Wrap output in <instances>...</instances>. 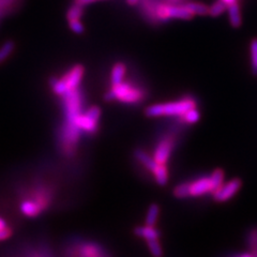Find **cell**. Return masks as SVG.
<instances>
[{
	"instance_id": "12",
	"label": "cell",
	"mask_w": 257,
	"mask_h": 257,
	"mask_svg": "<svg viewBox=\"0 0 257 257\" xmlns=\"http://www.w3.org/2000/svg\"><path fill=\"white\" fill-rule=\"evenodd\" d=\"M126 73V66L123 62H117L114 64L110 73L111 85H117L123 82V78Z\"/></svg>"
},
{
	"instance_id": "5",
	"label": "cell",
	"mask_w": 257,
	"mask_h": 257,
	"mask_svg": "<svg viewBox=\"0 0 257 257\" xmlns=\"http://www.w3.org/2000/svg\"><path fill=\"white\" fill-rule=\"evenodd\" d=\"M107 253L94 241L77 240L67 247L68 257H104Z\"/></svg>"
},
{
	"instance_id": "27",
	"label": "cell",
	"mask_w": 257,
	"mask_h": 257,
	"mask_svg": "<svg viewBox=\"0 0 257 257\" xmlns=\"http://www.w3.org/2000/svg\"><path fill=\"white\" fill-rule=\"evenodd\" d=\"M221 2L224 3L227 7L230 6V5H232V4H235V3H238L237 0H221Z\"/></svg>"
},
{
	"instance_id": "20",
	"label": "cell",
	"mask_w": 257,
	"mask_h": 257,
	"mask_svg": "<svg viewBox=\"0 0 257 257\" xmlns=\"http://www.w3.org/2000/svg\"><path fill=\"white\" fill-rule=\"evenodd\" d=\"M15 44L13 41H7L2 47H0V63L6 61V59L13 53Z\"/></svg>"
},
{
	"instance_id": "8",
	"label": "cell",
	"mask_w": 257,
	"mask_h": 257,
	"mask_svg": "<svg viewBox=\"0 0 257 257\" xmlns=\"http://www.w3.org/2000/svg\"><path fill=\"white\" fill-rule=\"evenodd\" d=\"M175 138L173 135H167L159 142L154 152V160L158 164H166L171 158L175 147Z\"/></svg>"
},
{
	"instance_id": "1",
	"label": "cell",
	"mask_w": 257,
	"mask_h": 257,
	"mask_svg": "<svg viewBox=\"0 0 257 257\" xmlns=\"http://www.w3.org/2000/svg\"><path fill=\"white\" fill-rule=\"evenodd\" d=\"M194 107H197L196 101L187 96L178 101L150 105L145 109V115L147 117H181L184 112Z\"/></svg>"
},
{
	"instance_id": "21",
	"label": "cell",
	"mask_w": 257,
	"mask_h": 257,
	"mask_svg": "<svg viewBox=\"0 0 257 257\" xmlns=\"http://www.w3.org/2000/svg\"><path fill=\"white\" fill-rule=\"evenodd\" d=\"M173 195L176 198H187L189 197V187L188 182H182L177 184L173 190Z\"/></svg>"
},
{
	"instance_id": "2",
	"label": "cell",
	"mask_w": 257,
	"mask_h": 257,
	"mask_svg": "<svg viewBox=\"0 0 257 257\" xmlns=\"http://www.w3.org/2000/svg\"><path fill=\"white\" fill-rule=\"evenodd\" d=\"M145 91L140 87H135L130 83L121 82L111 85V89L105 94L107 101H119L124 104H139L144 101Z\"/></svg>"
},
{
	"instance_id": "16",
	"label": "cell",
	"mask_w": 257,
	"mask_h": 257,
	"mask_svg": "<svg viewBox=\"0 0 257 257\" xmlns=\"http://www.w3.org/2000/svg\"><path fill=\"white\" fill-rule=\"evenodd\" d=\"M183 7L193 15H206L209 13V7L199 3H189Z\"/></svg>"
},
{
	"instance_id": "3",
	"label": "cell",
	"mask_w": 257,
	"mask_h": 257,
	"mask_svg": "<svg viewBox=\"0 0 257 257\" xmlns=\"http://www.w3.org/2000/svg\"><path fill=\"white\" fill-rule=\"evenodd\" d=\"M85 74V69L82 64H76L71 68L61 78H53L51 80L52 89L57 95H62L67 91L78 88Z\"/></svg>"
},
{
	"instance_id": "17",
	"label": "cell",
	"mask_w": 257,
	"mask_h": 257,
	"mask_svg": "<svg viewBox=\"0 0 257 257\" xmlns=\"http://www.w3.org/2000/svg\"><path fill=\"white\" fill-rule=\"evenodd\" d=\"M179 118H181V121L184 123L194 124L199 120L200 114H199V110L197 109V107H194V108H191L188 111L184 112V114Z\"/></svg>"
},
{
	"instance_id": "18",
	"label": "cell",
	"mask_w": 257,
	"mask_h": 257,
	"mask_svg": "<svg viewBox=\"0 0 257 257\" xmlns=\"http://www.w3.org/2000/svg\"><path fill=\"white\" fill-rule=\"evenodd\" d=\"M146 242L152 256L162 257L163 250H162V246H161V243L159 242V239H149V240H146Z\"/></svg>"
},
{
	"instance_id": "28",
	"label": "cell",
	"mask_w": 257,
	"mask_h": 257,
	"mask_svg": "<svg viewBox=\"0 0 257 257\" xmlns=\"http://www.w3.org/2000/svg\"><path fill=\"white\" fill-rule=\"evenodd\" d=\"M139 2H140V0H126V3L128 5H131V6H135Z\"/></svg>"
},
{
	"instance_id": "9",
	"label": "cell",
	"mask_w": 257,
	"mask_h": 257,
	"mask_svg": "<svg viewBox=\"0 0 257 257\" xmlns=\"http://www.w3.org/2000/svg\"><path fill=\"white\" fill-rule=\"evenodd\" d=\"M189 187V197H200L203 195L209 194V193L214 192L215 188L213 186V182L210 178V175L200 177L194 181L188 182Z\"/></svg>"
},
{
	"instance_id": "24",
	"label": "cell",
	"mask_w": 257,
	"mask_h": 257,
	"mask_svg": "<svg viewBox=\"0 0 257 257\" xmlns=\"http://www.w3.org/2000/svg\"><path fill=\"white\" fill-rule=\"evenodd\" d=\"M227 10V6L225 5L224 3H222L221 0H218V2H215L211 7H209V13L213 18H216V16L221 15L223 12H225Z\"/></svg>"
},
{
	"instance_id": "23",
	"label": "cell",
	"mask_w": 257,
	"mask_h": 257,
	"mask_svg": "<svg viewBox=\"0 0 257 257\" xmlns=\"http://www.w3.org/2000/svg\"><path fill=\"white\" fill-rule=\"evenodd\" d=\"M246 244L247 247L251 250V252L257 251V226L248 230L246 237Z\"/></svg>"
},
{
	"instance_id": "22",
	"label": "cell",
	"mask_w": 257,
	"mask_h": 257,
	"mask_svg": "<svg viewBox=\"0 0 257 257\" xmlns=\"http://www.w3.org/2000/svg\"><path fill=\"white\" fill-rule=\"evenodd\" d=\"M250 52H251V68L252 73L257 75V38L253 39L250 44Z\"/></svg>"
},
{
	"instance_id": "14",
	"label": "cell",
	"mask_w": 257,
	"mask_h": 257,
	"mask_svg": "<svg viewBox=\"0 0 257 257\" xmlns=\"http://www.w3.org/2000/svg\"><path fill=\"white\" fill-rule=\"evenodd\" d=\"M227 11L229 14L230 25L234 28H239L241 26V13H240L238 3L228 6Z\"/></svg>"
},
{
	"instance_id": "4",
	"label": "cell",
	"mask_w": 257,
	"mask_h": 257,
	"mask_svg": "<svg viewBox=\"0 0 257 257\" xmlns=\"http://www.w3.org/2000/svg\"><path fill=\"white\" fill-rule=\"evenodd\" d=\"M100 118H101V109L98 106H91L88 109L84 110L82 114L75 119V121L72 124L67 123V124L75 126L76 128H78L82 134L86 133V134L92 135L98 131Z\"/></svg>"
},
{
	"instance_id": "25",
	"label": "cell",
	"mask_w": 257,
	"mask_h": 257,
	"mask_svg": "<svg viewBox=\"0 0 257 257\" xmlns=\"http://www.w3.org/2000/svg\"><path fill=\"white\" fill-rule=\"evenodd\" d=\"M68 22H69V26L71 30H73L75 34H83L85 29L80 20H70Z\"/></svg>"
},
{
	"instance_id": "7",
	"label": "cell",
	"mask_w": 257,
	"mask_h": 257,
	"mask_svg": "<svg viewBox=\"0 0 257 257\" xmlns=\"http://www.w3.org/2000/svg\"><path fill=\"white\" fill-rule=\"evenodd\" d=\"M241 186H242V182L238 178L231 179L227 182H223L222 186L212 193V196L216 202H227V200H229L237 194L241 189Z\"/></svg>"
},
{
	"instance_id": "6",
	"label": "cell",
	"mask_w": 257,
	"mask_h": 257,
	"mask_svg": "<svg viewBox=\"0 0 257 257\" xmlns=\"http://www.w3.org/2000/svg\"><path fill=\"white\" fill-rule=\"evenodd\" d=\"M156 19L160 21H167L170 19L191 20L194 18L191 12H189L183 6H172V5H159L156 9Z\"/></svg>"
},
{
	"instance_id": "13",
	"label": "cell",
	"mask_w": 257,
	"mask_h": 257,
	"mask_svg": "<svg viewBox=\"0 0 257 257\" xmlns=\"http://www.w3.org/2000/svg\"><path fill=\"white\" fill-rule=\"evenodd\" d=\"M151 174L154 175L155 179L159 186H165V184L168 182V168L166 164H157L155 167V170L151 172Z\"/></svg>"
},
{
	"instance_id": "15",
	"label": "cell",
	"mask_w": 257,
	"mask_h": 257,
	"mask_svg": "<svg viewBox=\"0 0 257 257\" xmlns=\"http://www.w3.org/2000/svg\"><path fill=\"white\" fill-rule=\"evenodd\" d=\"M160 215V207L157 204H151L148 208L146 220H145V224L150 225V226H155Z\"/></svg>"
},
{
	"instance_id": "29",
	"label": "cell",
	"mask_w": 257,
	"mask_h": 257,
	"mask_svg": "<svg viewBox=\"0 0 257 257\" xmlns=\"http://www.w3.org/2000/svg\"><path fill=\"white\" fill-rule=\"evenodd\" d=\"M239 257H253V255L252 253H242L239 255Z\"/></svg>"
},
{
	"instance_id": "26",
	"label": "cell",
	"mask_w": 257,
	"mask_h": 257,
	"mask_svg": "<svg viewBox=\"0 0 257 257\" xmlns=\"http://www.w3.org/2000/svg\"><path fill=\"white\" fill-rule=\"evenodd\" d=\"M95 0H75V3L74 4H77V5H79V6H86V5H89V4H91V3H94Z\"/></svg>"
},
{
	"instance_id": "10",
	"label": "cell",
	"mask_w": 257,
	"mask_h": 257,
	"mask_svg": "<svg viewBox=\"0 0 257 257\" xmlns=\"http://www.w3.org/2000/svg\"><path fill=\"white\" fill-rule=\"evenodd\" d=\"M134 234L145 240L149 239H159L161 237V232L156 226L145 225V226H139L134 229Z\"/></svg>"
},
{
	"instance_id": "11",
	"label": "cell",
	"mask_w": 257,
	"mask_h": 257,
	"mask_svg": "<svg viewBox=\"0 0 257 257\" xmlns=\"http://www.w3.org/2000/svg\"><path fill=\"white\" fill-rule=\"evenodd\" d=\"M134 157L150 173L155 170V167L158 164L156 161L154 160V158H152L151 156H149L147 152H145L142 149H136L135 152H134Z\"/></svg>"
},
{
	"instance_id": "19",
	"label": "cell",
	"mask_w": 257,
	"mask_h": 257,
	"mask_svg": "<svg viewBox=\"0 0 257 257\" xmlns=\"http://www.w3.org/2000/svg\"><path fill=\"white\" fill-rule=\"evenodd\" d=\"M84 14V7L79 6L77 4H74L67 12V19L70 20H80L82 15Z\"/></svg>"
},
{
	"instance_id": "30",
	"label": "cell",
	"mask_w": 257,
	"mask_h": 257,
	"mask_svg": "<svg viewBox=\"0 0 257 257\" xmlns=\"http://www.w3.org/2000/svg\"><path fill=\"white\" fill-rule=\"evenodd\" d=\"M104 257H109V256H108V255H106V256H104Z\"/></svg>"
}]
</instances>
